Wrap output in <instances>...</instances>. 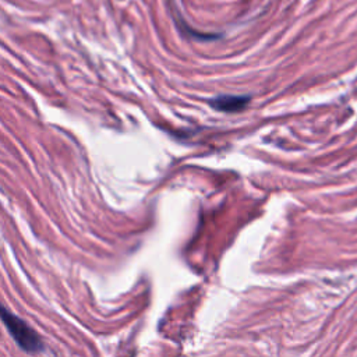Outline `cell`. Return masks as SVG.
Returning a JSON list of instances; mask_svg holds the SVG:
<instances>
[{
	"instance_id": "obj_1",
	"label": "cell",
	"mask_w": 357,
	"mask_h": 357,
	"mask_svg": "<svg viewBox=\"0 0 357 357\" xmlns=\"http://www.w3.org/2000/svg\"><path fill=\"white\" fill-rule=\"evenodd\" d=\"M0 319L21 350L29 354L42 353L45 350V343L38 335V332L33 328H31L24 319H21L8 308H6L1 303H0Z\"/></svg>"
},
{
	"instance_id": "obj_2",
	"label": "cell",
	"mask_w": 357,
	"mask_h": 357,
	"mask_svg": "<svg viewBox=\"0 0 357 357\" xmlns=\"http://www.w3.org/2000/svg\"><path fill=\"white\" fill-rule=\"evenodd\" d=\"M248 102L247 96H219L211 100V105L215 109L223 112H236L243 109Z\"/></svg>"
}]
</instances>
